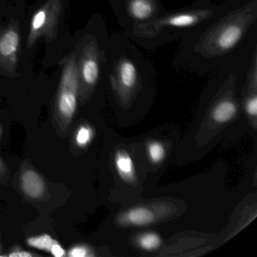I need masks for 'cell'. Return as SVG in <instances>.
<instances>
[{
	"label": "cell",
	"instance_id": "obj_1",
	"mask_svg": "<svg viewBox=\"0 0 257 257\" xmlns=\"http://www.w3.org/2000/svg\"><path fill=\"white\" fill-rule=\"evenodd\" d=\"M257 0H227L216 17L182 40L177 62L190 70H216L256 46Z\"/></svg>",
	"mask_w": 257,
	"mask_h": 257
},
{
	"label": "cell",
	"instance_id": "obj_2",
	"mask_svg": "<svg viewBox=\"0 0 257 257\" xmlns=\"http://www.w3.org/2000/svg\"><path fill=\"white\" fill-rule=\"evenodd\" d=\"M225 7L199 0L189 7L165 12L153 20L124 28V34L138 46L155 50L159 46L184 39L216 17Z\"/></svg>",
	"mask_w": 257,
	"mask_h": 257
},
{
	"label": "cell",
	"instance_id": "obj_3",
	"mask_svg": "<svg viewBox=\"0 0 257 257\" xmlns=\"http://www.w3.org/2000/svg\"><path fill=\"white\" fill-rule=\"evenodd\" d=\"M62 11L61 0H46L33 16L27 45L33 47L40 39L52 42L58 35V25Z\"/></svg>",
	"mask_w": 257,
	"mask_h": 257
},
{
	"label": "cell",
	"instance_id": "obj_4",
	"mask_svg": "<svg viewBox=\"0 0 257 257\" xmlns=\"http://www.w3.org/2000/svg\"><path fill=\"white\" fill-rule=\"evenodd\" d=\"M79 92L77 61L75 55H71L63 64L57 99L58 110L63 118H73L77 108Z\"/></svg>",
	"mask_w": 257,
	"mask_h": 257
},
{
	"label": "cell",
	"instance_id": "obj_5",
	"mask_svg": "<svg viewBox=\"0 0 257 257\" xmlns=\"http://www.w3.org/2000/svg\"><path fill=\"white\" fill-rule=\"evenodd\" d=\"M106 50H103L96 37H93L82 48L77 61L79 88H93L97 85L102 67L106 64Z\"/></svg>",
	"mask_w": 257,
	"mask_h": 257
},
{
	"label": "cell",
	"instance_id": "obj_6",
	"mask_svg": "<svg viewBox=\"0 0 257 257\" xmlns=\"http://www.w3.org/2000/svg\"><path fill=\"white\" fill-rule=\"evenodd\" d=\"M159 0H121L115 11L124 28L137 24L145 23L163 14Z\"/></svg>",
	"mask_w": 257,
	"mask_h": 257
},
{
	"label": "cell",
	"instance_id": "obj_7",
	"mask_svg": "<svg viewBox=\"0 0 257 257\" xmlns=\"http://www.w3.org/2000/svg\"><path fill=\"white\" fill-rule=\"evenodd\" d=\"M20 40L17 25H11L0 31V67L11 73L17 66Z\"/></svg>",
	"mask_w": 257,
	"mask_h": 257
},
{
	"label": "cell",
	"instance_id": "obj_8",
	"mask_svg": "<svg viewBox=\"0 0 257 257\" xmlns=\"http://www.w3.org/2000/svg\"><path fill=\"white\" fill-rule=\"evenodd\" d=\"M22 186L25 193L33 198L42 196L46 187L43 178L31 170H28L22 174Z\"/></svg>",
	"mask_w": 257,
	"mask_h": 257
},
{
	"label": "cell",
	"instance_id": "obj_9",
	"mask_svg": "<svg viewBox=\"0 0 257 257\" xmlns=\"http://www.w3.org/2000/svg\"><path fill=\"white\" fill-rule=\"evenodd\" d=\"M121 221L133 225H146L154 221V215L146 207H137L129 210L123 216Z\"/></svg>",
	"mask_w": 257,
	"mask_h": 257
},
{
	"label": "cell",
	"instance_id": "obj_10",
	"mask_svg": "<svg viewBox=\"0 0 257 257\" xmlns=\"http://www.w3.org/2000/svg\"><path fill=\"white\" fill-rule=\"evenodd\" d=\"M237 112V106L231 100H223L218 103L213 109L212 116L218 123L230 121Z\"/></svg>",
	"mask_w": 257,
	"mask_h": 257
},
{
	"label": "cell",
	"instance_id": "obj_11",
	"mask_svg": "<svg viewBox=\"0 0 257 257\" xmlns=\"http://www.w3.org/2000/svg\"><path fill=\"white\" fill-rule=\"evenodd\" d=\"M115 166L119 175L124 180H132L135 176L133 161L125 152H118L115 156Z\"/></svg>",
	"mask_w": 257,
	"mask_h": 257
},
{
	"label": "cell",
	"instance_id": "obj_12",
	"mask_svg": "<svg viewBox=\"0 0 257 257\" xmlns=\"http://www.w3.org/2000/svg\"><path fill=\"white\" fill-rule=\"evenodd\" d=\"M55 240L49 234L33 236L27 240V243L31 247L40 249L45 252H50L51 247L55 243Z\"/></svg>",
	"mask_w": 257,
	"mask_h": 257
},
{
	"label": "cell",
	"instance_id": "obj_13",
	"mask_svg": "<svg viewBox=\"0 0 257 257\" xmlns=\"http://www.w3.org/2000/svg\"><path fill=\"white\" fill-rule=\"evenodd\" d=\"M139 244L146 250H153L160 246L161 239L155 233H147L140 237Z\"/></svg>",
	"mask_w": 257,
	"mask_h": 257
},
{
	"label": "cell",
	"instance_id": "obj_14",
	"mask_svg": "<svg viewBox=\"0 0 257 257\" xmlns=\"http://www.w3.org/2000/svg\"><path fill=\"white\" fill-rule=\"evenodd\" d=\"M149 154L150 159L155 163L160 162L165 157V148L162 144L158 142H153L149 145Z\"/></svg>",
	"mask_w": 257,
	"mask_h": 257
},
{
	"label": "cell",
	"instance_id": "obj_15",
	"mask_svg": "<svg viewBox=\"0 0 257 257\" xmlns=\"http://www.w3.org/2000/svg\"><path fill=\"white\" fill-rule=\"evenodd\" d=\"M91 138H92V131L86 126H82L76 133V144L79 147H85L91 141Z\"/></svg>",
	"mask_w": 257,
	"mask_h": 257
},
{
	"label": "cell",
	"instance_id": "obj_16",
	"mask_svg": "<svg viewBox=\"0 0 257 257\" xmlns=\"http://www.w3.org/2000/svg\"><path fill=\"white\" fill-rule=\"evenodd\" d=\"M88 248L85 246H76L69 251L67 255L70 257H85L88 255Z\"/></svg>",
	"mask_w": 257,
	"mask_h": 257
},
{
	"label": "cell",
	"instance_id": "obj_17",
	"mask_svg": "<svg viewBox=\"0 0 257 257\" xmlns=\"http://www.w3.org/2000/svg\"><path fill=\"white\" fill-rule=\"evenodd\" d=\"M246 109L248 114L250 115H255L257 113V97L253 95L248 99L246 103Z\"/></svg>",
	"mask_w": 257,
	"mask_h": 257
},
{
	"label": "cell",
	"instance_id": "obj_18",
	"mask_svg": "<svg viewBox=\"0 0 257 257\" xmlns=\"http://www.w3.org/2000/svg\"><path fill=\"white\" fill-rule=\"evenodd\" d=\"M51 254L55 257H63L67 255L65 249L58 242L55 240V243L52 244L50 249Z\"/></svg>",
	"mask_w": 257,
	"mask_h": 257
},
{
	"label": "cell",
	"instance_id": "obj_19",
	"mask_svg": "<svg viewBox=\"0 0 257 257\" xmlns=\"http://www.w3.org/2000/svg\"><path fill=\"white\" fill-rule=\"evenodd\" d=\"M10 256L11 257H31L32 256V254L28 251L22 250H15L14 252H11L10 254Z\"/></svg>",
	"mask_w": 257,
	"mask_h": 257
},
{
	"label": "cell",
	"instance_id": "obj_20",
	"mask_svg": "<svg viewBox=\"0 0 257 257\" xmlns=\"http://www.w3.org/2000/svg\"><path fill=\"white\" fill-rule=\"evenodd\" d=\"M121 0H115V11H116L117 9L119 7L120 3H121Z\"/></svg>",
	"mask_w": 257,
	"mask_h": 257
},
{
	"label": "cell",
	"instance_id": "obj_21",
	"mask_svg": "<svg viewBox=\"0 0 257 257\" xmlns=\"http://www.w3.org/2000/svg\"><path fill=\"white\" fill-rule=\"evenodd\" d=\"M0 135H1V132H0Z\"/></svg>",
	"mask_w": 257,
	"mask_h": 257
}]
</instances>
